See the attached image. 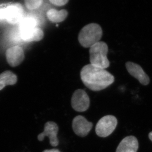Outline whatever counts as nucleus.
<instances>
[{
  "label": "nucleus",
  "mask_w": 152,
  "mask_h": 152,
  "mask_svg": "<svg viewBox=\"0 0 152 152\" xmlns=\"http://www.w3.org/2000/svg\"><path fill=\"white\" fill-rule=\"evenodd\" d=\"M80 77L84 84L95 91L104 89L115 81L114 76L105 69L95 66L91 64L82 68Z\"/></svg>",
  "instance_id": "nucleus-1"
},
{
  "label": "nucleus",
  "mask_w": 152,
  "mask_h": 152,
  "mask_svg": "<svg viewBox=\"0 0 152 152\" xmlns=\"http://www.w3.org/2000/svg\"><path fill=\"white\" fill-rule=\"evenodd\" d=\"M102 28L96 23H90L84 27L79 33L78 41L84 48H91L99 42L102 36Z\"/></svg>",
  "instance_id": "nucleus-2"
},
{
  "label": "nucleus",
  "mask_w": 152,
  "mask_h": 152,
  "mask_svg": "<svg viewBox=\"0 0 152 152\" xmlns=\"http://www.w3.org/2000/svg\"><path fill=\"white\" fill-rule=\"evenodd\" d=\"M20 25L21 36L25 42H38L43 38L44 32L37 27V22L32 18L23 19Z\"/></svg>",
  "instance_id": "nucleus-3"
},
{
  "label": "nucleus",
  "mask_w": 152,
  "mask_h": 152,
  "mask_svg": "<svg viewBox=\"0 0 152 152\" xmlns=\"http://www.w3.org/2000/svg\"><path fill=\"white\" fill-rule=\"evenodd\" d=\"M108 47L103 42H98L90 48V60L93 66L101 69H105L110 66V63L107 57Z\"/></svg>",
  "instance_id": "nucleus-4"
},
{
  "label": "nucleus",
  "mask_w": 152,
  "mask_h": 152,
  "mask_svg": "<svg viewBox=\"0 0 152 152\" xmlns=\"http://www.w3.org/2000/svg\"><path fill=\"white\" fill-rule=\"evenodd\" d=\"M118 124V120L113 115H108L102 118L96 125V132L98 136L106 137L115 130Z\"/></svg>",
  "instance_id": "nucleus-5"
},
{
  "label": "nucleus",
  "mask_w": 152,
  "mask_h": 152,
  "mask_svg": "<svg viewBox=\"0 0 152 152\" xmlns=\"http://www.w3.org/2000/svg\"><path fill=\"white\" fill-rule=\"evenodd\" d=\"M71 104L73 108L76 111H86L89 107V97L86 92L84 90H76L72 96Z\"/></svg>",
  "instance_id": "nucleus-6"
},
{
  "label": "nucleus",
  "mask_w": 152,
  "mask_h": 152,
  "mask_svg": "<svg viewBox=\"0 0 152 152\" xmlns=\"http://www.w3.org/2000/svg\"><path fill=\"white\" fill-rule=\"evenodd\" d=\"M58 132V127L56 123L52 121L48 122L45 125L44 132L38 136V140L42 141L45 137H48L50 144L52 146H57L59 144L58 140L57 137Z\"/></svg>",
  "instance_id": "nucleus-7"
},
{
  "label": "nucleus",
  "mask_w": 152,
  "mask_h": 152,
  "mask_svg": "<svg viewBox=\"0 0 152 152\" xmlns=\"http://www.w3.org/2000/svg\"><path fill=\"white\" fill-rule=\"evenodd\" d=\"M5 19L11 24L17 23L23 19L24 10L21 5L18 3L12 4L5 8Z\"/></svg>",
  "instance_id": "nucleus-8"
},
{
  "label": "nucleus",
  "mask_w": 152,
  "mask_h": 152,
  "mask_svg": "<svg viewBox=\"0 0 152 152\" xmlns=\"http://www.w3.org/2000/svg\"><path fill=\"white\" fill-rule=\"evenodd\" d=\"M92 127V123L87 121L83 116H77L73 121L72 128L74 132L77 135L80 137L86 136Z\"/></svg>",
  "instance_id": "nucleus-9"
},
{
  "label": "nucleus",
  "mask_w": 152,
  "mask_h": 152,
  "mask_svg": "<svg viewBox=\"0 0 152 152\" xmlns=\"http://www.w3.org/2000/svg\"><path fill=\"white\" fill-rule=\"evenodd\" d=\"M126 67L128 72L138 80L142 85L147 86L149 84V77L146 74L140 66L135 63L128 61L126 63Z\"/></svg>",
  "instance_id": "nucleus-10"
},
{
  "label": "nucleus",
  "mask_w": 152,
  "mask_h": 152,
  "mask_svg": "<svg viewBox=\"0 0 152 152\" xmlns=\"http://www.w3.org/2000/svg\"><path fill=\"white\" fill-rule=\"evenodd\" d=\"M6 58L10 66H17L20 64L24 59L23 50L18 46L10 48L6 52Z\"/></svg>",
  "instance_id": "nucleus-11"
},
{
  "label": "nucleus",
  "mask_w": 152,
  "mask_h": 152,
  "mask_svg": "<svg viewBox=\"0 0 152 152\" xmlns=\"http://www.w3.org/2000/svg\"><path fill=\"white\" fill-rule=\"evenodd\" d=\"M137 139L133 136L124 138L117 148L116 152H137L138 149Z\"/></svg>",
  "instance_id": "nucleus-12"
},
{
  "label": "nucleus",
  "mask_w": 152,
  "mask_h": 152,
  "mask_svg": "<svg viewBox=\"0 0 152 152\" xmlns=\"http://www.w3.org/2000/svg\"><path fill=\"white\" fill-rule=\"evenodd\" d=\"M68 15L65 10H57L55 9L49 10L47 12V16L49 20L53 23H60L64 20Z\"/></svg>",
  "instance_id": "nucleus-13"
},
{
  "label": "nucleus",
  "mask_w": 152,
  "mask_h": 152,
  "mask_svg": "<svg viewBox=\"0 0 152 152\" xmlns=\"http://www.w3.org/2000/svg\"><path fill=\"white\" fill-rule=\"evenodd\" d=\"M17 76L12 72L6 71L0 74V91L7 86H12L17 83Z\"/></svg>",
  "instance_id": "nucleus-14"
},
{
  "label": "nucleus",
  "mask_w": 152,
  "mask_h": 152,
  "mask_svg": "<svg viewBox=\"0 0 152 152\" xmlns=\"http://www.w3.org/2000/svg\"><path fill=\"white\" fill-rule=\"evenodd\" d=\"M42 0H26L25 5L28 10H34L38 8L42 4Z\"/></svg>",
  "instance_id": "nucleus-15"
},
{
  "label": "nucleus",
  "mask_w": 152,
  "mask_h": 152,
  "mask_svg": "<svg viewBox=\"0 0 152 152\" xmlns=\"http://www.w3.org/2000/svg\"><path fill=\"white\" fill-rule=\"evenodd\" d=\"M50 2L56 6L65 5L69 2L68 0H50Z\"/></svg>",
  "instance_id": "nucleus-16"
},
{
  "label": "nucleus",
  "mask_w": 152,
  "mask_h": 152,
  "mask_svg": "<svg viewBox=\"0 0 152 152\" xmlns=\"http://www.w3.org/2000/svg\"><path fill=\"white\" fill-rule=\"evenodd\" d=\"M5 8H0V20H3L5 19Z\"/></svg>",
  "instance_id": "nucleus-17"
},
{
  "label": "nucleus",
  "mask_w": 152,
  "mask_h": 152,
  "mask_svg": "<svg viewBox=\"0 0 152 152\" xmlns=\"http://www.w3.org/2000/svg\"><path fill=\"white\" fill-rule=\"evenodd\" d=\"M43 152H61L58 149H53L51 150H46L43 151Z\"/></svg>",
  "instance_id": "nucleus-18"
},
{
  "label": "nucleus",
  "mask_w": 152,
  "mask_h": 152,
  "mask_svg": "<svg viewBox=\"0 0 152 152\" xmlns=\"http://www.w3.org/2000/svg\"><path fill=\"white\" fill-rule=\"evenodd\" d=\"M148 137L150 140L152 142V132H151L149 134Z\"/></svg>",
  "instance_id": "nucleus-19"
}]
</instances>
